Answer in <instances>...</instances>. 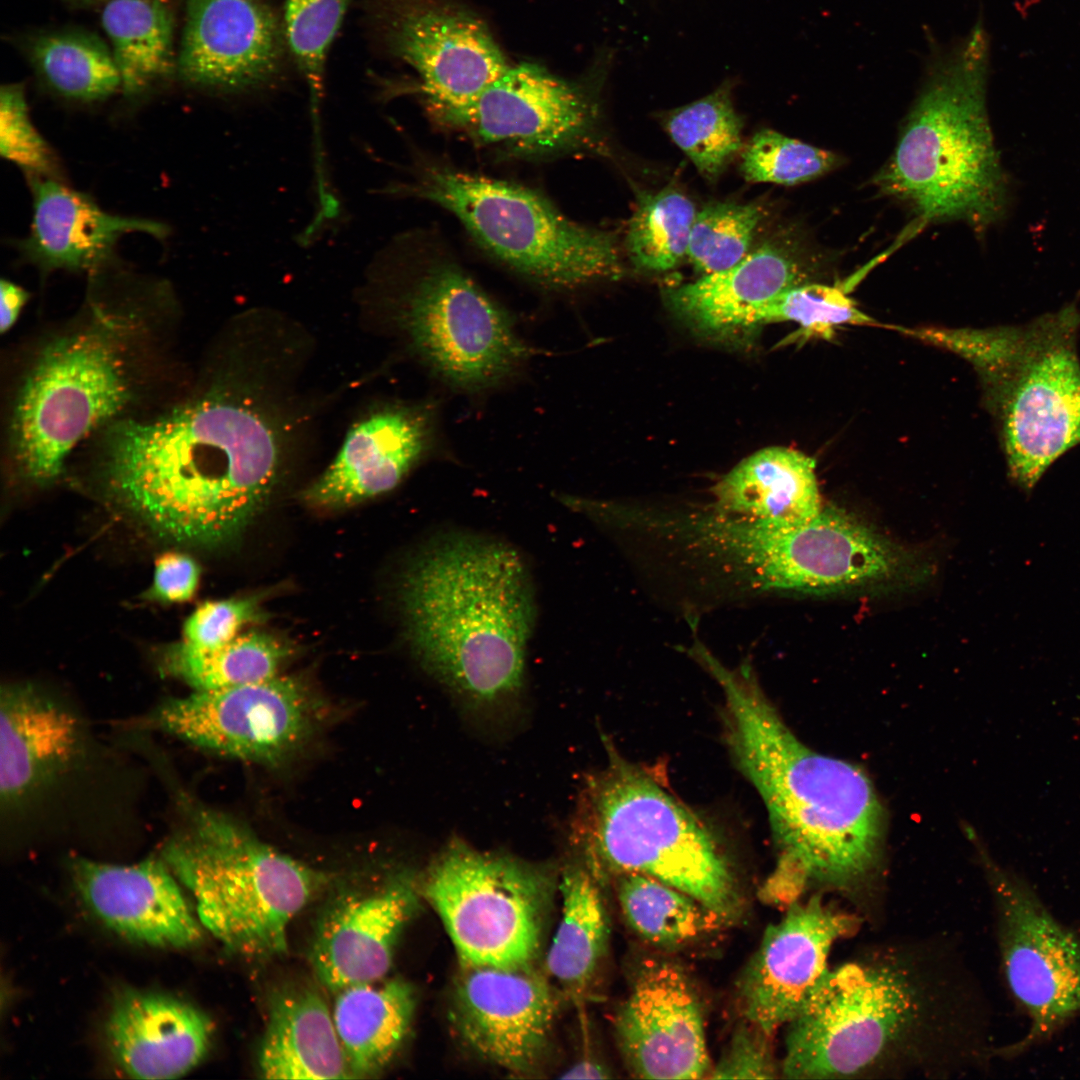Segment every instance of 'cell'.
Wrapping results in <instances>:
<instances>
[{
    "label": "cell",
    "instance_id": "1",
    "mask_svg": "<svg viewBox=\"0 0 1080 1080\" xmlns=\"http://www.w3.org/2000/svg\"><path fill=\"white\" fill-rule=\"evenodd\" d=\"M978 998L934 943L873 947L829 969L787 1026L790 1079L938 1077L985 1056Z\"/></svg>",
    "mask_w": 1080,
    "mask_h": 1080
},
{
    "label": "cell",
    "instance_id": "2",
    "mask_svg": "<svg viewBox=\"0 0 1080 1080\" xmlns=\"http://www.w3.org/2000/svg\"><path fill=\"white\" fill-rule=\"evenodd\" d=\"M691 657L722 690L730 750L768 812L778 858L760 898L785 908L812 889L856 903L869 899L882 860L884 816L868 776L802 743L750 665L728 667L702 642Z\"/></svg>",
    "mask_w": 1080,
    "mask_h": 1080
},
{
    "label": "cell",
    "instance_id": "3",
    "mask_svg": "<svg viewBox=\"0 0 1080 1080\" xmlns=\"http://www.w3.org/2000/svg\"><path fill=\"white\" fill-rule=\"evenodd\" d=\"M281 461L278 435L245 399L209 396L109 433L104 470L112 493L154 532L217 547L261 510Z\"/></svg>",
    "mask_w": 1080,
    "mask_h": 1080
},
{
    "label": "cell",
    "instance_id": "4",
    "mask_svg": "<svg viewBox=\"0 0 1080 1080\" xmlns=\"http://www.w3.org/2000/svg\"><path fill=\"white\" fill-rule=\"evenodd\" d=\"M399 602L417 659L465 704L490 709L519 696L536 601L528 567L512 546L442 535L408 565Z\"/></svg>",
    "mask_w": 1080,
    "mask_h": 1080
},
{
    "label": "cell",
    "instance_id": "5",
    "mask_svg": "<svg viewBox=\"0 0 1080 1080\" xmlns=\"http://www.w3.org/2000/svg\"><path fill=\"white\" fill-rule=\"evenodd\" d=\"M927 64L895 150L874 184L907 205L920 224L962 221L983 232L1005 215L1009 193L988 118L983 24L934 49Z\"/></svg>",
    "mask_w": 1080,
    "mask_h": 1080
},
{
    "label": "cell",
    "instance_id": "6",
    "mask_svg": "<svg viewBox=\"0 0 1080 1080\" xmlns=\"http://www.w3.org/2000/svg\"><path fill=\"white\" fill-rule=\"evenodd\" d=\"M573 835L593 876L651 877L727 923L743 911L731 864L706 826L648 773L616 755L586 783Z\"/></svg>",
    "mask_w": 1080,
    "mask_h": 1080
},
{
    "label": "cell",
    "instance_id": "7",
    "mask_svg": "<svg viewBox=\"0 0 1080 1080\" xmlns=\"http://www.w3.org/2000/svg\"><path fill=\"white\" fill-rule=\"evenodd\" d=\"M161 858L191 893L202 926L232 952L284 954L288 927L324 882L217 810L189 806Z\"/></svg>",
    "mask_w": 1080,
    "mask_h": 1080
},
{
    "label": "cell",
    "instance_id": "8",
    "mask_svg": "<svg viewBox=\"0 0 1080 1080\" xmlns=\"http://www.w3.org/2000/svg\"><path fill=\"white\" fill-rule=\"evenodd\" d=\"M387 194L431 201L452 213L490 254L527 279L558 290L621 276L616 235L563 215L526 187L436 162Z\"/></svg>",
    "mask_w": 1080,
    "mask_h": 1080
},
{
    "label": "cell",
    "instance_id": "9",
    "mask_svg": "<svg viewBox=\"0 0 1080 1080\" xmlns=\"http://www.w3.org/2000/svg\"><path fill=\"white\" fill-rule=\"evenodd\" d=\"M405 280L400 320L411 347L450 387L479 393L503 384L532 356L510 315L423 233L379 252Z\"/></svg>",
    "mask_w": 1080,
    "mask_h": 1080
},
{
    "label": "cell",
    "instance_id": "10",
    "mask_svg": "<svg viewBox=\"0 0 1080 1080\" xmlns=\"http://www.w3.org/2000/svg\"><path fill=\"white\" fill-rule=\"evenodd\" d=\"M546 867L479 851L454 838L418 891L441 918L461 966H530L539 953L553 890Z\"/></svg>",
    "mask_w": 1080,
    "mask_h": 1080
},
{
    "label": "cell",
    "instance_id": "11",
    "mask_svg": "<svg viewBox=\"0 0 1080 1080\" xmlns=\"http://www.w3.org/2000/svg\"><path fill=\"white\" fill-rule=\"evenodd\" d=\"M1080 310L1069 303L1025 324L1016 357L983 389L1008 477L1030 492L1047 469L1080 444Z\"/></svg>",
    "mask_w": 1080,
    "mask_h": 1080
},
{
    "label": "cell",
    "instance_id": "12",
    "mask_svg": "<svg viewBox=\"0 0 1080 1080\" xmlns=\"http://www.w3.org/2000/svg\"><path fill=\"white\" fill-rule=\"evenodd\" d=\"M121 347L109 325L55 339L18 396L12 423L17 460L39 482L55 478L75 445L130 399Z\"/></svg>",
    "mask_w": 1080,
    "mask_h": 1080
},
{
    "label": "cell",
    "instance_id": "13",
    "mask_svg": "<svg viewBox=\"0 0 1080 1080\" xmlns=\"http://www.w3.org/2000/svg\"><path fill=\"white\" fill-rule=\"evenodd\" d=\"M992 892L1007 985L1029 1029L1014 1054L1080 1016V935L1057 920L1016 875L982 856Z\"/></svg>",
    "mask_w": 1080,
    "mask_h": 1080
},
{
    "label": "cell",
    "instance_id": "14",
    "mask_svg": "<svg viewBox=\"0 0 1080 1080\" xmlns=\"http://www.w3.org/2000/svg\"><path fill=\"white\" fill-rule=\"evenodd\" d=\"M315 710L304 685L290 676L213 690L161 704L153 722L198 748L241 761L274 764L303 743Z\"/></svg>",
    "mask_w": 1080,
    "mask_h": 1080
},
{
    "label": "cell",
    "instance_id": "15",
    "mask_svg": "<svg viewBox=\"0 0 1080 1080\" xmlns=\"http://www.w3.org/2000/svg\"><path fill=\"white\" fill-rule=\"evenodd\" d=\"M432 116L481 146L520 156L591 148L598 132L586 93L529 63L508 67L468 105Z\"/></svg>",
    "mask_w": 1080,
    "mask_h": 1080
},
{
    "label": "cell",
    "instance_id": "16",
    "mask_svg": "<svg viewBox=\"0 0 1080 1080\" xmlns=\"http://www.w3.org/2000/svg\"><path fill=\"white\" fill-rule=\"evenodd\" d=\"M387 48L413 67L431 114L474 101L509 66L486 25L451 0H381Z\"/></svg>",
    "mask_w": 1080,
    "mask_h": 1080
},
{
    "label": "cell",
    "instance_id": "17",
    "mask_svg": "<svg viewBox=\"0 0 1080 1080\" xmlns=\"http://www.w3.org/2000/svg\"><path fill=\"white\" fill-rule=\"evenodd\" d=\"M922 570L910 552L862 520L823 506L808 524L774 531L769 587L771 594L873 589L912 584Z\"/></svg>",
    "mask_w": 1080,
    "mask_h": 1080
},
{
    "label": "cell",
    "instance_id": "18",
    "mask_svg": "<svg viewBox=\"0 0 1080 1080\" xmlns=\"http://www.w3.org/2000/svg\"><path fill=\"white\" fill-rule=\"evenodd\" d=\"M786 909L767 927L738 984L744 1020L771 1036L801 1012L830 969L832 946L861 923L858 915L827 903L822 893Z\"/></svg>",
    "mask_w": 1080,
    "mask_h": 1080
},
{
    "label": "cell",
    "instance_id": "19",
    "mask_svg": "<svg viewBox=\"0 0 1080 1080\" xmlns=\"http://www.w3.org/2000/svg\"><path fill=\"white\" fill-rule=\"evenodd\" d=\"M557 996L530 966H461L449 1017L463 1042L505 1069L528 1073L543 1059L552 1036Z\"/></svg>",
    "mask_w": 1080,
    "mask_h": 1080
},
{
    "label": "cell",
    "instance_id": "20",
    "mask_svg": "<svg viewBox=\"0 0 1080 1080\" xmlns=\"http://www.w3.org/2000/svg\"><path fill=\"white\" fill-rule=\"evenodd\" d=\"M614 1025L634 1077H708L711 1064L701 1003L688 975L671 960L643 959Z\"/></svg>",
    "mask_w": 1080,
    "mask_h": 1080
},
{
    "label": "cell",
    "instance_id": "21",
    "mask_svg": "<svg viewBox=\"0 0 1080 1080\" xmlns=\"http://www.w3.org/2000/svg\"><path fill=\"white\" fill-rule=\"evenodd\" d=\"M279 26L258 0H186L176 72L188 85L221 93L257 88L277 72Z\"/></svg>",
    "mask_w": 1080,
    "mask_h": 1080
},
{
    "label": "cell",
    "instance_id": "22",
    "mask_svg": "<svg viewBox=\"0 0 1080 1080\" xmlns=\"http://www.w3.org/2000/svg\"><path fill=\"white\" fill-rule=\"evenodd\" d=\"M826 271L825 256L784 235L762 242L726 269L668 289L665 297L693 327L723 336L757 326L759 312L771 300Z\"/></svg>",
    "mask_w": 1080,
    "mask_h": 1080
},
{
    "label": "cell",
    "instance_id": "23",
    "mask_svg": "<svg viewBox=\"0 0 1080 1080\" xmlns=\"http://www.w3.org/2000/svg\"><path fill=\"white\" fill-rule=\"evenodd\" d=\"M76 888L88 908L111 930L134 942L161 948L198 944L202 924L162 858L133 865L78 859Z\"/></svg>",
    "mask_w": 1080,
    "mask_h": 1080
},
{
    "label": "cell",
    "instance_id": "24",
    "mask_svg": "<svg viewBox=\"0 0 1080 1080\" xmlns=\"http://www.w3.org/2000/svg\"><path fill=\"white\" fill-rule=\"evenodd\" d=\"M432 406H393L356 423L334 461L306 490L318 507L352 505L394 489L436 442Z\"/></svg>",
    "mask_w": 1080,
    "mask_h": 1080
},
{
    "label": "cell",
    "instance_id": "25",
    "mask_svg": "<svg viewBox=\"0 0 1080 1080\" xmlns=\"http://www.w3.org/2000/svg\"><path fill=\"white\" fill-rule=\"evenodd\" d=\"M417 890L405 875L332 906L317 930L311 962L329 990L383 980L399 936L415 911Z\"/></svg>",
    "mask_w": 1080,
    "mask_h": 1080
},
{
    "label": "cell",
    "instance_id": "26",
    "mask_svg": "<svg viewBox=\"0 0 1080 1080\" xmlns=\"http://www.w3.org/2000/svg\"><path fill=\"white\" fill-rule=\"evenodd\" d=\"M32 220L28 234L16 242L19 256L44 272H92L115 256L119 239L144 233L164 239L166 224L105 211L88 194L63 180L29 176Z\"/></svg>",
    "mask_w": 1080,
    "mask_h": 1080
},
{
    "label": "cell",
    "instance_id": "27",
    "mask_svg": "<svg viewBox=\"0 0 1080 1080\" xmlns=\"http://www.w3.org/2000/svg\"><path fill=\"white\" fill-rule=\"evenodd\" d=\"M118 1066L137 1079L178 1078L207 1054L213 1033L209 1017L178 998L148 991L118 995L105 1025Z\"/></svg>",
    "mask_w": 1080,
    "mask_h": 1080
},
{
    "label": "cell",
    "instance_id": "28",
    "mask_svg": "<svg viewBox=\"0 0 1080 1080\" xmlns=\"http://www.w3.org/2000/svg\"><path fill=\"white\" fill-rule=\"evenodd\" d=\"M78 719L36 689L2 688L0 794L12 805L54 781L81 748Z\"/></svg>",
    "mask_w": 1080,
    "mask_h": 1080
},
{
    "label": "cell",
    "instance_id": "29",
    "mask_svg": "<svg viewBox=\"0 0 1080 1080\" xmlns=\"http://www.w3.org/2000/svg\"><path fill=\"white\" fill-rule=\"evenodd\" d=\"M815 467V460L798 450L763 448L717 481L709 505L762 526L800 528L823 508Z\"/></svg>",
    "mask_w": 1080,
    "mask_h": 1080
},
{
    "label": "cell",
    "instance_id": "30",
    "mask_svg": "<svg viewBox=\"0 0 1080 1080\" xmlns=\"http://www.w3.org/2000/svg\"><path fill=\"white\" fill-rule=\"evenodd\" d=\"M258 1065L271 1080L354 1079L332 1011L309 988L285 993L272 1005Z\"/></svg>",
    "mask_w": 1080,
    "mask_h": 1080
},
{
    "label": "cell",
    "instance_id": "31",
    "mask_svg": "<svg viewBox=\"0 0 1080 1080\" xmlns=\"http://www.w3.org/2000/svg\"><path fill=\"white\" fill-rule=\"evenodd\" d=\"M415 1005L413 987L399 978L337 992L332 1016L354 1079L376 1075L392 1061L409 1032Z\"/></svg>",
    "mask_w": 1080,
    "mask_h": 1080
},
{
    "label": "cell",
    "instance_id": "32",
    "mask_svg": "<svg viewBox=\"0 0 1080 1080\" xmlns=\"http://www.w3.org/2000/svg\"><path fill=\"white\" fill-rule=\"evenodd\" d=\"M560 891L561 919L546 956V970L562 990L579 997L591 987L605 957L608 922L588 869L569 867Z\"/></svg>",
    "mask_w": 1080,
    "mask_h": 1080
},
{
    "label": "cell",
    "instance_id": "33",
    "mask_svg": "<svg viewBox=\"0 0 1080 1080\" xmlns=\"http://www.w3.org/2000/svg\"><path fill=\"white\" fill-rule=\"evenodd\" d=\"M101 21L126 96H140L176 72L174 20L165 0H109Z\"/></svg>",
    "mask_w": 1080,
    "mask_h": 1080
},
{
    "label": "cell",
    "instance_id": "34",
    "mask_svg": "<svg viewBox=\"0 0 1080 1080\" xmlns=\"http://www.w3.org/2000/svg\"><path fill=\"white\" fill-rule=\"evenodd\" d=\"M618 877L617 897L626 923L657 948H687L728 924L691 895L661 881L636 873Z\"/></svg>",
    "mask_w": 1080,
    "mask_h": 1080
},
{
    "label": "cell",
    "instance_id": "35",
    "mask_svg": "<svg viewBox=\"0 0 1080 1080\" xmlns=\"http://www.w3.org/2000/svg\"><path fill=\"white\" fill-rule=\"evenodd\" d=\"M28 55L45 85L65 99L93 103L121 90L110 47L98 36L80 30L40 33Z\"/></svg>",
    "mask_w": 1080,
    "mask_h": 1080
},
{
    "label": "cell",
    "instance_id": "36",
    "mask_svg": "<svg viewBox=\"0 0 1080 1080\" xmlns=\"http://www.w3.org/2000/svg\"><path fill=\"white\" fill-rule=\"evenodd\" d=\"M286 655V647L271 635L251 632L214 650L177 643L163 653L161 670L194 690H213L274 678Z\"/></svg>",
    "mask_w": 1080,
    "mask_h": 1080
},
{
    "label": "cell",
    "instance_id": "37",
    "mask_svg": "<svg viewBox=\"0 0 1080 1080\" xmlns=\"http://www.w3.org/2000/svg\"><path fill=\"white\" fill-rule=\"evenodd\" d=\"M697 211L693 201L674 186L656 192L638 191L625 237L633 266L653 273L676 268L687 258Z\"/></svg>",
    "mask_w": 1080,
    "mask_h": 1080
},
{
    "label": "cell",
    "instance_id": "38",
    "mask_svg": "<svg viewBox=\"0 0 1080 1080\" xmlns=\"http://www.w3.org/2000/svg\"><path fill=\"white\" fill-rule=\"evenodd\" d=\"M664 128L698 172L715 181L742 149V120L725 84L709 95L676 108L664 117Z\"/></svg>",
    "mask_w": 1080,
    "mask_h": 1080
},
{
    "label": "cell",
    "instance_id": "39",
    "mask_svg": "<svg viewBox=\"0 0 1080 1080\" xmlns=\"http://www.w3.org/2000/svg\"><path fill=\"white\" fill-rule=\"evenodd\" d=\"M864 272H857L846 283L829 285L815 281L793 287L771 300L759 312L756 324L791 321L800 326L804 336L822 339H831L835 330L845 325L882 327L849 296L852 283Z\"/></svg>",
    "mask_w": 1080,
    "mask_h": 1080
},
{
    "label": "cell",
    "instance_id": "40",
    "mask_svg": "<svg viewBox=\"0 0 1080 1080\" xmlns=\"http://www.w3.org/2000/svg\"><path fill=\"white\" fill-rule=\"evenodd\" d=\"M764 218L757 203L713 201L697 211L691 229L687 259L706 275L726 269L750 250Z\"/></svg>",
    "mask_w": 1080,
    "mask_h": 1080
},
{
    "label": "cell",
    "instance_id": "41",
    "mask_svg": "<svg viewBox=\"0 0 1080 1080\" xmlns=\"http://www.w3.org/2000/svg\"><path fill=\"white\" fill-rule=\"evenodd\" d=\"M840 163L832 151L762 129L745 146L740 168L751 183L796 185L824 176Z\"/></svg>",
    "mask_w": 1080,
    "mask_h": 1080
},
{
    "label": "cell",
    "instance_id": "42",
    "mask_svg": "<svg viewBox=\"0 0 1080 1080\" xmlns=\"http://www.w3.org/2000/svg\"><path fill=\"white\" fill-rule=\"evenodd\" d=\"M896 330L924 343L952 352L976 371L982 389L995 383L1016 357L1025 325L989 328H903Z\"/></svg>",
    "mask_w": 1080,
    "mask_h": 1080
},
{
    "label": "cell",
    "instance_id": "43",
    "mask_svg": "<svg viewBox=\"0 0 1080 1080\" xmlns=\"http://www.w3.org/2000/svg\"><path fill=\"white\" fill-rule=\"evenodd\" d=\"M349 0H287L285 34L314 97L322 86L325 59Z\"/></svg>",
    "mask_w": 1080,
    "mask_h": 1080
},
{
    "label": "cell",
    "instance_id": "44",
    "mask_svg": "<svg viewBox=\"0 0 1080 1080\" xmlns=\"http://www.w3.org/2000/svg\"><path fill=\"white\" fill-rule=\"evenodd\" d=\"M0 154L21 169L26 177L37 176L64 181L61 162L35 126L21 83H8L0 90Z\"/></svg>",
    "mask_w": 1080,
    "mask_h": 1080
},
{
    "label": "cell",
    "instance_id": "45",
    "mask_svg": "<svg viewBox=\"0 0 1080 1080\" xmlns=\"http://www.w3.org/2000/svg\"><path fill=\"white\" fill-rule=\"evenodd\" d=\"M261 616L255 598L205 602L186 620L183 641L200 650H214L231 642L244 625Z\"/></svg>",
    "mask_w": 1080,
    "mask_h": 1080
},
{
    "label": "cell",
    "instance_id": "46",
    "mask_svg": "<svg viewBox=\"0 0 1080 1080\" xmlns=\"http://www.w3.org/2000/svg\"><path fill=\"white\" fill-rule=\"evenodd\" d=\"M771 1035L744 1020L733 1033L718 1062L711 1067L713 1079H771L781 1072L770 1044Z\"/></svg>",
    "mask_w": 1080,
    "mask_h": 1080
},
{
    "label": "cell",
    "instance_id": "47",
    "mask_svg": "<svg viewBox=\"0 0 1080 1080\" xmlns=\"http://www.w3.org/2000/svg\"><path fill=\"white\" fill-rule=\"evenodd\" d=\"M199 576L198 565L188 555L164 553L156 560L150 594L168 602L189 600L197 589Z\"/></svg>",
    "mask_w": 1080,
    "mask_h": 1080
},
{
    "label": "cell",
    "instance_id": "48",
    "mask_svg": "<svg viewBox=\"0 0 1080 1080\" xmlns=\"http://www.w3.org/2000/svg\"><path fill=\"white\" fill-rule=\"evenodd\" d=\"M28 298L29 294L23 287L6 279L1 280L0 328L2 332L9 330L14 325Z\"/></svg>",
    "mask_w": 1080,
    "mask_h": 1080
},
{
    "label": "cell",
    "instance_id": "49",
    "mask_svg": "<svg viewBox=\"0 0 1080 1080\" xmlns=\"http://www.w3.org/2000/svg\"><path fill=\"white\" fill-rule=\"evenodd\" d=\"M563 1078H607V1070L604 1066L593 1060H582L574 1064L566 1071Z\"/></svg>",
    "mask_w": 1080,
    "mask_h": 1080
},
{
    "label": "cell",
    "instance_id": "50",
    "mask_svg": "<svg viewBox=\"0 0 1080 1080\" xmlns=\"http://www.w3.org/2000/svg\"><path fill=\"white\" fill-rule=\"evenodd\" d=\"M81 1H105V2H107L109 0H81Z\"/></svg>",
    "mask_w": 1080,
    "mask_h": 1080
}]
</instances>
